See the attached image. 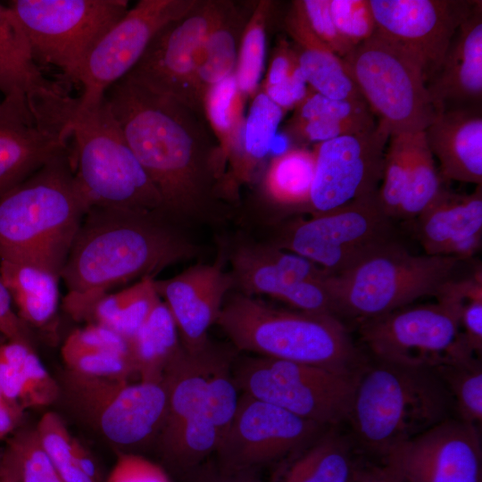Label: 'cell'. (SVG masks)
Listing matches in <instances>:
<instances>
[{
	"instance_id": "obj_1",
	"label": "cell",
	"mask_w": 482,
	"mask_h": 482,
	"mask_svg": "<svg viewBox=\"0 0 482 482\" xmlns=\"http://www.w3.org/2000/svg\"><path fill=\"white\" fill-rule=\"evenodd\" d=\"M104 98L155 187L162 212L182 226L227 218L226 163L203 112L123 78Z\"/></svg>"
},
{
	"instance_id": "obj_2",
	"label": "cell",
	"mask_w": 482,
	"mask_h": 482,
	"mask_svg": "<svg viewBox=\"0 0 482 482\" xmlns=\"http://www.w3.org/2000/svg\"><path fill=\"white\" fill-rule=\"evenodd\" d=\"M184 226L162 211L90 208L73 240L61 278L74 319L97 296L195 257Z\"/></svg>"
},
{
	"instance_id": "obj_3",
	"label": "cell",
	"mask_w": 482,
	"mask_h": 482,
	"mask_svg": "<svg viewBox=\"0 0 482 482\" xmlns=\"http://www.w3.org/2000/svg\"><path fill=\"white\" fill-rule=\"evenodd\" d=\"M87 211L69 146L0 197V261L39 265L61 278Z\"/></svg>"
},
{
	"instance_id": "obj_4",
	"label": "cell",
	"mask_w": 482,
	"mask_h": 482,
	"mask_svg": "<svg viewBox=\"0 0 482 482\" xmlns=\"http://www.w3.org/2000/svg\"><path fill=\"white\" fill-rule=\"evenodd\" d=\"M228 297L215 324L240 351L348 375L365 365L335 315L275 308L236 291Z\"/></svg>"
},
{
	"instance_id": "obj_5",
	"label": "cell",
	"mask_w": 482,
	"mask_h": 482,
	"mask_svg": "<svg viewBox=\"0 0 482 482\" xmlns=\"http://www.w3.org/2000/svg\"><path fill=\"white\" fill-rule=\"evenodd\" d=\"M452 410L434 369L377 360L358 375L347 420L363 447L385 457L449 419Z\"/></svg>"
},
{
	"instance_id": "obj_6",
	"label": "cell",
	"mask_w": 482,
	"mask_h": 482,
	"mask_svg": "<svg viewBox=\"0 0 482 482\" xmlns=\"http://www.w3.org/2000/svg\"><path fill=\"white\" fill-rule=\"evenodd\" d=\"M62 131L69 137L76 183L88 206L162 211V200L129 147L105 98L75 106Z\"/></svg>"
},
{
	"instance_id": "obj_7",
	"label": "cell",
	"mask_w": 482,
	"mask_h": 482,
	"mask_svg": "<svg viewBox=\"0 0 482 482\" xmlns=\"http://www.w3.org/2000/svg\"><path fill=\"white\" fill-rule=\"evenodd\" d=\"M461 261L451 255L412 254L391 241L346 270L328 275L334 314L362 321L423 296H436L453 278Z\"/></svg>"
},
{
	"instance_id": "obj_8",
	"label": "cell",
	"mask_w": 482,
	"mask_h": 482,
	"mask_svg": "<svg viewBox=\"0 0 482 482\" xmlns=\"http://www.w3.org/2000/svg\"><path fill=\"white\" fill-rule=\"evenodd\" d=\"M436 303L405 306L360 321L362 341L378 361L435 369L476 356L461 328L460 298L453 279Z\"/></svg>"
},
{
	"instance_id": "obj_9",
	"label": "cell",
	"mask_w": 482,
	"mask_h": 482,
	"mask_svg": "<svg viewBox=\"0 0 482 482\" xmlns=\"http://www.w3.org/2000/svg\"><path fill=\"white\" fill-rule=\"evenodd\" d=\"M343 62L371 112L391 135L422 132L434 121L436 112L420 64L378 30Z\"/></svg>"
},
{
	"instance_id": "obj_10",
	"label": "cell",
	"mask_w": 482,
	"mask_h": 482,
	"mask_svg": "<svg viewBox=\"0 0 482 482\" xmlns=\"http://www.w3.org/2000/svg\"><path fill=\"white\" fill-rule=\"evenodd\" d=\"M377 192L327 212L283 222L265 241L307 259L329 275L339 274L391 242L392 218Z\"/></svg>"
},
{
	"instance_id": "obj_11",
	"label": "cell",
	"mask_w": 482,
	"mask_h": 482,
	"mask_svg": "<svg viewBox=\"0 0 482 482\" xmlns=\"http://www.w3.org/2000/svg\"><path fill=\"white\" fill-rule=\"evenodd\" d=\"M126 0H14L10 8L37 63L75 81L87 55L128 12Z\"/></svg>"
},
{
	"instance_id": "obj_12",
	"label": "cell",
	"mask_w": 482,
	"mask_h": 482,
	"mask_svg": "<svg viewBox=\"0 0 482 482\" xmlns=\"http://www.w3.org/2000/svg\"><path fill=\"white\" fill-rule=\"evenodd\" d=\"M359 373L260 356L241 360L232 371L243 394L324 427L347 420Z\"/></svg>"
},
{
	"instance_id": "obj_13",
	"label": "cell",
	"mask_w": 482,
	"mask_h": 482,
	"mask_svg": "<svg viewBox=\"0 0 482 482\" xmlns=\"http://www.w3.org/2000/svg\"><path fill=\"white\" fill-rule=\"evenodd\" d=\"M197 0H140L112 25L87 55L75 82L82 87L76 107L99 104L106 91L137 65L152 39L168 23L195 5Z\"/></svg>"
},
{
	"instance_id": "obj_14",
	"label": "cell",
	"mask_w": 482,
	"mask_h": 482,
	"mask_svg": "<svg viewBox=\"0 0 482 482\" xmlns=\"http://www.w3.org/2000/svg\"><path fill=\"white\" fill-rule=\"evenodd\" d=\"M69 386L76 404L116 445L142 444L164 426L168 392L163 380L129 383L71 372Z\"/></svg>"
},
{
	"instance_id": "obj_15",
	"label": "cell",
	"mask_w": 482,
	"mask_h": 482,
	"mask_svg": "<svg viewBox=\"0 0 482 482\" xmlns=\"http://www.w3.org/2000/svg\"><path fill=\"white\" fill-rule=\"evenodd\" d=\"M390 129L381 120L366 132L314 145V175L306 213L320 214L378 191Z\"/></svg>"
},
{
	"instance_id": "obj_16",
	"label": "cell",
	"mask_w": 482,
	"mask_h": 482,
	"mask_svg": "<svg viewBox=\"0 0 482 482\" xmlns=\"http://www.w3.org/2000/svg\"><path fill=\"white\" fill-rule=\"evenodd\" d=\"M325 428L242 393L232 422L215 453L217 463L229 470H255L304 447Z\"/></svg>"
},
{
	"instance_id": "obj_17",
	"label": "cell",
	"mask_w": 482,
	"mask_h": 482,
	"mask_svg": "<svg viewBox=\"0 0 482 482\" xmlns=\"http://www.w3.org/2000/svg\"><path fill=\"white\" fill-rule=\"evenodd\" d=\"M223 1H197L192 10L160 29L125 77L193 109L191 84L205 38Z\"/></svg>"
},
{
	"instance_id": "obj_18",
	"label": "cell",
	"mask_w": 482,
	"mask_h": 482,
	"mask_svg": "<svg viewBox=\"0 0 482 482\" xmlns=\"http://www.w3.org/2000/svg\"><path fill=\"white\" fill-rule=\"evenodd\" d=\"M478 0H369L377 30L413 55L426 82Z\"/></svg>"
},
{
	"instance_id": "obj_19",
	"label": "cell",
	"mask_w": 482,
	"mask_h": 482,
	"mask_svg": "<svg viewBox=\"0 0 482 482\" xmlns=\"http://www.w3.org/2000/svg\"><path fill=\"white\" fill-rule=\"evenodd\" d=\"M404 482H482L480 428L447 419L385 457Z\"/></svg>"
},
{
	"instance_id": "obj_20",
	"label": "cell",
	"mask_w": 482,
	"mask_h": 482,
	"mask_svg": "<svg viewBox=\"0 0 482 482\" xmlns=\"http://www.w3.org/2000/svg\"><path fill=\"white\" fill-rule=\"evenodd\" d=\"M0 91V112L52 128L62 123L73 100L44 76L15 15L1 4Z\"/></svg>"
},
{
	"instance_id": "obj_21",
	"label": "cell",
	"mask_w": 482,
	"mask_h": 482,
	"mask_svg": "<svg viewBox=\"0 0 482 482\" xmlns=\"http://www.w3.org/2000/svg\"><path fill=\"white\" fill-rule=\"evenodd\" d=\"M224 261L221 249L214 263H196L172 278H154L156 292L171 312L181 344L189 352L199 351L210 342L209 329L233 290Z\"/></svg>"
},
{
	"instance_id": "obj_22",
	"label": "cell",
	"mask_w": 482,
	"mask_h": 482,
	"mask_svg": "<svg viewBox=\"0 0 482 482\" xmlns=\"http://www.w3.org/2000/svg\"><path fill=\"white\" fill-rule=\"evenodd\" d=\"M233 291L279 299L295 284L328 274L318 265L263 240L237 237L224 245Z\"/></svg>"
},
{
	"instance_id": "obj_23",
	"label": "cell",
	"mask_w": 482,
	"mask_h": 482,
	"mask_svg": "<svg viewBox=\"0 0 482 482\" xmlns=\"http://www.w3.org/2000/svg\"><path fill=\"white\" fill-rule=\"evenodd\" d=\"M426 87L436 113L482 107V1L455 32Z\"/></svg>"
},
{
	"instance_id": "obj_24",
	"label": "cell",
	"mask_w": 482,
	"mask_h": 482,
	"mask_svg": "<svg viewBox=\"0 0 482 482\" xmlns=\"http://www.w3.org/2000/svg\"><path fill=\"white\" fill-rule=\"evenodd\" d=\"M417 237L426 254L464 260L479 248L482 236V185L471 194H457L441 187L416 217Z\"/></svg>"
},
{
	"instance_id": "obj_25",
	"label": "cell",
	"mask_w": 482,
	"mask_h": 482,
	"mask_svg": "<svg viewBox=\"0 0 482 482\" xmlns=\"http://www.w3.org/2000/svg\"><path fill=\"white\" fill-rule=\"evenodd\" d=\"M424 134L441 179L482 185V107L438 112Z\"/></svg>"
},
{
	"instance_id": "obj_26",
	"label": "cell",
	"mask_w": 482,
	"mask_h": 482,
	"mask_svg": "<svg viewBox=\"0 0 482 482\" xmlns=\"http://www.w3.org/2000/svg\"><path fill=\"white\" fill-rule=\"evenodd\" d=\"M68 148L62 132L0 113V197Z\"/></svg>"
},
{
	"instance_id": "obj_27",
	"label": "cell",
	"mask_w": 482,
	"mask_h": 482,
	"mask_svg": "<svg viewBox=\"0 0 482 482\" xmlns=\"http://www.w3.org/2000/svg\"><path fill=\"white\" fill-rule=\"evenodd\" d=\"M373 117L364 100L332 99L309 88L284 132L295 146L305 147L369 131L376 126Z\"/></svg>"
},
{
	"instance_id": "obj_28",
	"label": "cell",
	"mask_w": 482,
	"mask_h": 482,
	"mask_svg": "<svg viewBox=\"0 0 482 482\" xmlns=\"http://www.w3.org/2000/svg\"><path fill=\"white\" fill-rule=\"evenodd\" d=\"M285 28L294 41L299 67L311 89L332 99L364 100L343 59L313 34L295 1L286 15Z\"/></svg>"
},
{
	"instance_id": "obj_29",
	"label": "cell",
	"mask_w": 482,
	"mask_h": 482,
	"mask_svg": "<svg viewBox=\"0 0 482 482\" xmlns=\"http://www.w3.org/2000/svg\"><path fill=\"white\" fill-rule=\"evenodd\" d=\"M285 112L262 90L252 98L235 153L227 162L224 190L228 200L237 198L239 187L251 183L268 158Z\"/></svg>"
},
{
	"instance_id": "obj_30",
	"label": "cell",
	"mask_w": 482,
	"mask_h": 482,
	"mask_svg": "<svg viewBox=\"0 0 482 482\" xmlns=\"http://www.w3.org/2000/svg\"><path fill=\"white\" fill-rule=\"evenodd\" d=\"M247 20L234 3L223 1L205 38L191 84L194 110L203 112V99L206 92L234 74L239 42Z\"/></svg>"
},
{
	"instance_id": "obj_31",
	"label": "cell",
	"mask_w": 482,
	"mask_h": 482,
	"mask_svg": "<svg viewBox=\"0 0 482 482\" xmlns=\"http://www.w3.org/2000/svg\"><path fill=\"white\" fill-rule=\"evenodd\" d=\"M281 461L271 482H352L356 474L349 442L334 429Z\"/></svg>"
},
{
	"instance_id": "obj_32",
	"label": "cell",
	"mask_w": 482,
	"mask_h": 482,
	"mask_svg": "<svg viewBox=\"0 0 482 482\" xmlns=\"http://www.w3.org/2000/svg\"><path fill=\"white\" fill-rule=\"evenodd\" d=\"M0 275L17 314L28 326L45 327L54 319L59 275L39 265L6 261H0Z\"/></svg>"
},
{
	"instance_id": "obj_33",
	"label": "cell",
	"mask_w": 482,
	"mask_h": 482,
	"mask_svg": "<svg viewBox=\"0 0 482 482\" xmlns=\"http://www.w3.org/2000/svg\"><path fill=\"white\" fill-rule=\"evenodd\" d=\"M314 167V152L306 147L293 146L274 156L262 179L265 201L277 212H305Z\"/></svg>"
},
{
	"instance_id": "obj_34",
	"label": "cell",
	"mask_w": 482,
	"mask_h": 482,
	"mask_svg": "<svg viewBox=\"0 0 482 482\" xmlns=\"http://www.w3.org/2000/svg\"><path fill=\"white\" fill-rule=\"evenodd\" d=\"M129 356L141 380L161 381L182 344L175 320L161 299L129 341Z\"/></svg>"
},
{
	"instance_id": "obj_35",
	"label": "cell",
	"mask_w": 482,
	"mask_h": 482,
	"mask_svg": "<svg viewBox=\"0 0 482 482\" xmlns=\"http://www.w3.org/2000/svg\"><path fill=\"white\" fill-rule=\"evenodd\" d=\"M246 100L234 74L212 87L203 99V112L216 138L226 166L241 139Z\"/></svg>"
},
{
	"instance_id": "obj_36",
	"label": "cell",
	"mask_w": 482,
	"mask_h": 482,
	"mask_svg": "<svg viewBox=\"0 0 482 482\" xmlns=\"http://www.w3.org/2000/svg\"><path fill=\"white\" fill-rule=\"evenodd\" d=\"M273 4H256L245 25L237 51L234 76L241 92L253 98L258 92L266 55V32Z\"/></svg>"
},
{
	"instance_id": "obj_37",
	"label": "cell",
	"mask_w": 482,
	"mask_h": 482,
	"mask_svg": "<svg viewBox=\"0 0 482 482\" xmlns=\"http://www.w3.org/2000/svg\"><path fill=\"white\" fill-rule=\"evenodd\" d=\"M450 394L458 420L480 428L482 422V365L471 357L434 369Z\"/></svg>"
},
{
	"instance_id": "obj_38",
	"label": "cell",
	"mask_w": 482,
	"mask_h": 482,
	"mask_svg": "<svg viewBox=\"0 0 482 482\" xmlns=\"http://www.w3.org/2000/svg\"><path fill=\"white\" fill-rule=\"evenodd\" d=\"M441 181L424 131L412 134L407 185L398 217L416 218L436 195Z\"/></svg>"
},
{
	"instance_id": "obj_39",
	"label": "cell",
	"mask_w": 482,
	"mask_h": 482,
	"mask_svg": "<svg viewBox=\"0 0 482 482\" xmlns=\"http://www.w3.org/2000/svg\"><path fill=\"white\" fill-rule=\"evenodd\" d=\"M411 139L412 134L409 133L392 134L388 139L383 177L377 194L383 210L390 218L398 217L404 196Z\"/></svg>"
},
{
	"instance_id": "obj_40",
	"label": "cell",
	"mask_w": 482,
	"mask_h": 482,
	"mask_svg": "<svg viewBox=\"0 0 482 482\" xmlns=\"http://www.w3.org/2000/svg\"><path fill=\"white\" fill-rule=\"evenodd\" d=\"M3 460L11 466L20 482H63L42 447L36 429L15 436Z\"/></svg>"
},
{
	"instance_id": "obj_41",
	"label": "cell",
	"mask_w": 482,
	"mask_h": 482,
	"mask_svg": "<svg viewBox=\"0 0 482 482\" xmlns=\"http://www.w3.org/2000/svg\"><path fill=\"white\" fill-rule=\"evenodd\" d=\"M40 444L63 482H96L77 465L71 453L72 436L54 412L45 413L36 428Z\"/></svg>"
},
{
	"instance_id": "obj_42",
	"label": "cell",
	"mask_w": 482,
	"mask_h": 482,
	"mask_svg": "<svg viewBox=\"0 0 482 482\" xmlns=\"http://www.w3.org/2000/svg\"><path fill=\"white\" fill-rule=\"evenodd\" d=\"M125 290L123 303L112 329L129 341L161 298L154 287V278H142Z\"/></svg>"
},
{
	"instance_id": "obj_43",
	"label": "cell",
	"mask_w": 482,
	"mask_h": 482,
	"mask_svg": "<svg viewBox=\"0 0 482 482\" xmlns=\"http://www.w3.org/2000/svg\"><path fill=\"white\" fill-rule=\"evenodd\" d=\"M460 298V322L464 340L470 350L480 356L482 352V281L479 270L471 277L453 279Z\"/></svg>"
},
{
	"instance_id": "obj_44",
	"label": "cell",
	"mask_w": 482,
	"mask_h": 482,
	"mask_svg": "<svg viewBox=\"0 0 482 482\" xmlns=\"http://www.w3.org/2000/svg\"><path fill=\"white\" fill-rule=\"evenodd\" d=\"M329 9L337 29L353 46L377 30L369 0H329Z\"/></svg>"
},
{
	"instance_id": "obj_45",
	"label": "cell",
	"mask_w": 482,
	"mask_h": 482,
	"mask_svg": "<svg viewBox=\"0 0 482 482\" xmlns=\"http://www.w3.org/2000/svg\"><path fill=\"white\" fill-rule=\"evenodd\" d=\"M71 373L97 378L127 379L134 373L129 357L107 352H77L62 354Z\"/></svg>"
},
{
	"instance_id": "obj_46",
	"label": "cell",
	"mask_w": 482,
	"mask_h": 482,
	"mask_svg": "<svg viewBox=\"0 0 482 482\" xmlns=\"http://www.w3.org/2000/svg\"><path fill=\"white\" fill-rule=\"evenodd\" d=\"M87 351L113 353L130 358L128 340L112 328L96 323L72 331L63 343L61 353Z\"/></svg>"
},
{
	"instance_id": "obj_47",
	"label": "cell",
	"mask_w": 482,
	"mask_h": 482,
	"mask_svg": "<svg viewBox=\"0 0 482 482\" xmlns=\"http://www.w3.org/2000/svg\"><path fill=\"white\" fill-rule=\"evenodd\" d=\"M313 34L342 59L355 47L337 29L329 9V0L295 1Z\"/></svg>"
},
{
	"instance_id": "obj_48",
	"label": "cell",
	"mask_w": 482,
	"mask_h": 482,
	"mask_svg": "<svg viewBox=\"0 0 482 482\" xmlns=\"http://www.w3.org/2000/svg\"><path fill=\"white\" fill-rule=\"evenodd\" d=\"M106 482H172L158 464L137 454L121 453Z\"/></svg>"
},
{
	"instance_id": "obj_49",
	"label": "cell",
	"mask_w": 482,
	"mask_h": 482,
	"mask_svg": "<svg viewBox=\"0 0 482 482\" xmlns=\"http://www.w3.org/2000/svg\"><path fill=\"white\" fill-rule=\"evenodd\" d=\"M20 370L31 391L35 406L45 405L54 399L57 386L34 351L29 353Z\"/></svg>"
},
{
	"instance_id": "obj_50",
	"label": "cell",
	"mask_w": 482,
	"mask_h": 482,
	"mask_svg": "<svg viewBox=\"0 0 482 482\" xmlns=\"http://www.w3.org/2000/svg\"><path fill=\"white\" fill-rule=\"evenodd\" d=\"M0 335L10 342H18L32 347L29 326L12 307L11 295L0 275Z\"/></svg>"
},
{
	"instance_id": "obj_51",
	"label": "cell",
	"mask_w": 482,
	"mask_h": 482,
	"mask_svg": "<svg viewBox=\"0 0 482 482\" xmlns=\"http://www.w3.org/2000/svg\"><path fill=\"white\" fill-rule=\"evenodd\" d=\"M0 387L4 399L22 409L35 406L31 391L18 369L0 362Z\"/></svg>"
},
{
	"instance_id": "obj_52",
	"label": "cell",
	"mask_w": 482,
	"mask_h": 482,
	"mask_svg": "<svg viewBox=\"0 0 482 482\" xmlns=\"http://www.w3.org/2000/svg\"><path fill=\"white\" fill-rule=\"evenodd\" d=\"M188 482H262L255 470H229L216 465H199L186 473Z\"/></svg>"
},
{
	"instance_id": "obj_53",
	"label": "cell",
	"mask_w": 482,
	"mask_h": 482,
	"mask_svg": "<svg viewBox=\"0 0 482 482\" xmlns=\"http://www.w3.org/2000/svg\"><path fill=\"white\" fill-rule=\"evenodd\" d=\"M72 457L79 468L92 480L102 482L97 465L84 445L76 438L71 439Z\"/></svg>"
},
{
	"instance_id": "obj_54",
	"label": "cell",
	"mask_w": 482,
	"mask_h": 482,
	"mask_svg": "<svg viewBox=\"0 0 482 482\" xmlns=\"http://www.w3.org/2000/svg\"><path fill=\"white\" fill-rule=\"evenodd\" d=\"M22 408L4 399L0 400V439L11 433L22 413Z\"/></svg>"
},
{
	"instance_id": "obj_55",
	"label": "cell",
	"mask_w": 482,
	"mask_h": 482,
	"mask_svg": "<svg viewBox=\"0 0 482 482\" xmlns=\"http://www.w3.org/2000/svg\"><path fill=\"white\" fill-rule=\"evenodd\" d=\"M388 477V466L385 463L383 467L374 468L369 471L357 476L355 482H386Z\"/></svg>"
},
{
	"instance_id": "obj_56",
	"label": "cell",
	"mask_w": 482,
	"mask_h": 482,
	"mask_svg": "<svg viewBox=\"0 0 482 482\" xmlns=\"http://www.w3.org/2000/svg\"><path fill=\"white\" fill-rule=\"evenodd\" d=\"M0 482H20L13 470L3 459L0 464Z\"/></svg>"
},
{
	"instance_id": "obj_57",
	"label": "cell",
	"mask_w": 482,
	"mask_h": 482,
	"mask_svg": "<svg viewBox=\"0 0 482 482\" xmlns=\"http://www.w3.org/2000/svg\"><path fill=\"white\" fill-rule=\"evenodd\" d=\"M386 464L388 466V477L386 482H404L400 475L389 464Z\"/></svg>"
},
{
	"instance_id": "obj_58",
	"label": "cell",
	"mask_w": 482,
	"mask_h": 482,
	"mask_svg": "<svg viewBox=\"0 0 482 482\" xmlns=\"http://www.w3.org/2000/svg\"><path fill=\"white\" fill-rule=\"evenodd\" d=\"M3 398V395H2V392H1V387H0V400Z\"/></svg>"
},
{
	"instance_id": "obj_59",
	"label": "cell",
	"mask_w": 482,
	"mask_h": 482,
	"mask_svg": "<svg viewBox=\"0 0 482 482\" xmlns=\"http://www.w3.org/2000/svg\"><path fill=\"white\" fill-rule=\"evenodd\" d=\"M352 482H355V478H354V479H353Z\"/></svg>"
}]
</instances>
